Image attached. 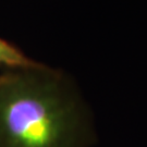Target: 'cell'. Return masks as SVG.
<instances>
[{"instance_id": "6da1fadb", "label": "cell", "mask_w": 147, "mask_h": 147, "mask_svg": "<svg viewBox=\"0 0 147 147\" xmlns=\"http://www.w3.org/2000/svg\"><path fill=\"white\" fill-rule=\"evenodd\" d=\"M94 118L73 80L47 64L5 71L0 147H92Z\"/></svg>"}, {"instance_id": "7a4b0ae2", "label": "cell", "mask_w": 147, "mask_h": 147, "mask_svg": "<svg viewBox=\"0 0 147 147\" xmlns=\"http://www.w3.org/2000/svg\"><path fill=\"white\" fill-rule=\"evenodd\" d=\"M40 62L26 56L19 47L10 42L0 38V68L19 70L38 65Z\"/></svg>"}, {"instance_id": "3957f363", "label": "cell", "mask_w": 147, "mask_h": 147, "mask_svg": "<svg viewBox=\"0 0 147 147\" xmlns=\"http://www.w3.org/2000/svg\"><path fill=\"white\" fill-rule=\"evenodd\" d=\"M3 79H5V72H3V73L0 74V83H1L2 81H3Z\"/></svg>"}]
</instances>
